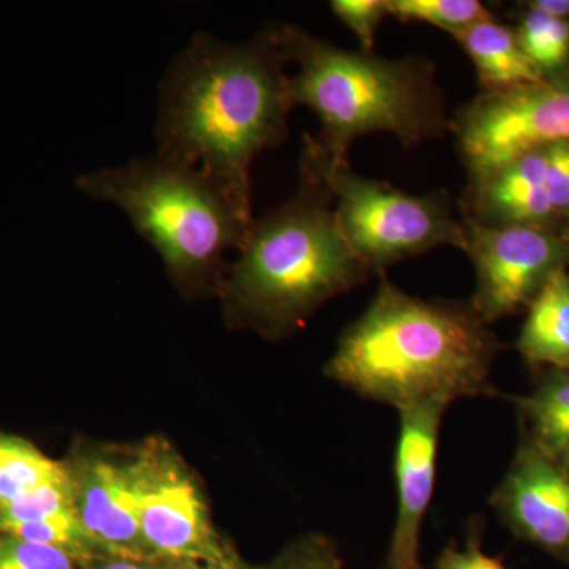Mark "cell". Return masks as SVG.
I'll return each instance as SVG.
<instances>
[{
    "mask_svg": "<svg viewBox=\"0 0 569 569\" xmlns=\"http://www.w3.org/2000/svg\"><path fill=\"white\" fill-rule=\"evenodd\" d=\"M66 550L0 535V569H82Z\"/></svg>",
    "mask_w": 569,
    "mask_h": 569,
    "instance_id": "21",
    "label": "cell"
},
{
    "mask_svg": "<svg viewBox=\"0 0 569 569\" xmlns=\"http://www.w3.org/2000/svg\"><path fill=\"white\" fill-rule=\"evenodd\" d=\"M69 478V467L47 458L21 438L0 433V507Z\"/></svg>",
    "mask_w": 569,
    "mask_h": 569,
    "instance_id": "18",
    "label": "cell"
},
{
    "mask_svg": "<svg viewBox=\"0 0 569 569\" xmlns=\"http://www.w3.org/2000/svg\"><path fill=\"white\" fill-rule=\"evenodd\" d=\"M274 28L296 66L291 102L317 116L321 132L312 140L329 159H348L351 144L367 134H391L403 148H417L451 133L447 99L426 56L389 59L343 50L296 26Z\"/></svg>",
    "mask_w": 569,
    "mask_h": 569,
    "instance_id": "4",
    "label": "cell"
},
{
    "mask_svg": "<svg viewBox=\"0 0 569 569\" xmlns=\"http://www.w3.org/2000/svg\"><path fill=\"white\" fill-rule=\"evenodd\" d=\"M452 37L473 62L481 92L508 91L546 78L520 48L516 32L496 17Z\"/></svg>",
    "mask_w": 569,
    "mask_h": 569,
    "instance_id": "15",
    "label": "cell"
},
{
    "mask_svg": "<svg viewBox=\"0 0 569 569\" xmlns=\"http://www.w3.org/2000/svg\"><path fill=\"white\" fill-rule=\"evenodd\" d=\"M78 189L121 208L137 233L159 252L181 290H222L228 253L239 252L252 209L200 168L156 153L80 176Z\"/></svg>",
    "mask_w": 569,
    "mask_h": 569,
    "instance_id": "5",
    "label": "cell"
},
{
    "mask_svg": "<svg viewBox=\"0 0 569 569\" xmlns=\"http://www.w3.org/2000/svg\"><path fill=\"white\" fill-rule=\"evenodd\" d=\"M529 7L557 20L568 21L569 18V0H538V2H530Z\"/></svg>",
    "mask_w": 569,
    "mask_h": 569,
    "instance_id": "27",
    "label": "cell"
},
{
    "mask_svg": "<svg viewBox=\"0 0 569 569\" xmlns=\"http://www.w3.org/2000/svg\"><path fill=\"white\" fill-rule=\"evenodd\" d=\"M548 171L546 190L556 213L569 212V141L557 142L545 149Z\"/></svg>",
    "mask_w": 569,
    "mask_h": 569,
    "instance_id": "25",
    "label": "cell"
},
{
    "mask_svg": "<svg viewBox=\"0 0 569 569\" xmlns=\"http://www.w3.org/2000/svg\"><path fill=\"white\" fill-rule=\"evenodd\" d=\"M301 160L326 183L348 244L370 274H383L392 264L438 247L467 250L462 220L452 213L445 190L411 194L391 183L365 178L348 159L332 160L305 134Z\"/></svg>",
    "mask_w": 569,
    "mask_h": 569,
    "instance_id": "6",
    "label": "cell"
},
{
    "mask_svg": "<svg viewBox=\"0 0 569 569\" xmlns=\"http://www.w3.org/2000/svg\"><path fill=\"white\" fill-rule=\"evenodd\" d=\"M387 7L397 20L426 22L451 36L493 18L479 0H387Z\"/></svg>",
    "mask_w": 569,
    "mask_h": 569,
    "instance_id": "19",
    "label": "cell"
},
{
    "mask_svg": "<svg viewBox=\"0 0 569 569\" xmlns=\"http://www.w3.org/2000/svg\"><path fill=\"white\" fill-rule=\"evenodd\" d=\"M436 569H507L496 557L482 549V535L478 526L468 531L466 548L458 545L447 546L436 561Z\"/></svg>",
    "mask_w": 569,
    "mask_h": 569,
    "instance_id": "24",
    "label": "cell"
},
{
    "mask_svg": "<svg viewBox=\"0 0 569 569\" xmlns=\"http://www.w3.org/2000/svg\"><path fill=\"white\" fill-rule=\"evenodd\" d=\"M545 149L527 153L482 181L468 183L463 216L489 227L537 224L556 216L546 190Z\"/></svg>",
    "mask_w": 569,
    "mask_h": 569,
    "instance_id": "13",
    "label": "cell"
},
{
    "mask_svg": "<svg viewBox=\"0 0 569 569\" xmlns=\"http://www.w3.org/2000/svg\"><path fill=\"white\" fill-rule=\"evenodd\" d=\"M69 471L78 520L99 556L156 561L142 545L130 460L86 456Z\"/></svg>",
    "mask_w": 569,
    "mask_h": 569,
    "instance_id": "12",
    "label": "cell"
},
{
    "mask_svg": "<svg viewBox=\"0 0 569 569\" xmlns=\"http://www.w3.org/2000/svg\"><path fill=\"white\" fill-rule=\"evenodd\" d=\"M369 276L342 233L323 179L301 160L298 189L253 219L220 293L236 323L279 337Z\"/></svg>",
    "mask_w": 569,
    "mask_h": 569,
    "instance_id": "3",
    "label": "cell"
},
{
    "mask_svg": "<svg viewBox=\"0 0 569 569\" xmlns=\"http://www.w3.org/2000/svg\"><path fill=\"white\" fill-rule=\"evenodd\" d=\"M447 408L445 403L425 402L399 411L397 518L387 569H422L419 561L422 520L432 498L438 436Z\"/></svg>",
    "mask_w": 569,
    "mask_h": 569,
    "instance_id": "11",
    "label": "cell"
},
{
    "mask_svg": "<svg viewBox=\"0 0 569 569\" xmlns=\"http://www.w3.org/2000/svg\"><path fill=\"white\" fill-rule=\"evenodd\" d=\"M82 569H170L164 561L130 560L119 557H96L86 561Z\"/></svg>",
    "mask_w": 569,
    "mask_h": 569,
    "instance_id": "26",
    "label": "cell"
},
{
    "mask_svg": "<svg viewBox=\"0 0 569 569\" xmlns=\"http://www.w3.org/2000/svg\"><path fill=\"white\" fill-rule=\"evenodd\" d=\"M129 460L142 545L152 560L242 568L238 557L213 530L197 482L167 441L152 438Z\"/></svg>",
    "mask_w": 569,
    "mask_h": 569,
    "instance_id": "8",
    "label": "cell"
},
{
    "mask_svg": "<svg viewBox=\"0 0 569 569\" xmlns=\"http://www.w3.org/2000/svg\"><path fill=\"white\" fill-rule=\"evenodd\" d=\"M518 348L527 362L569 369V274L553 271L530 301Z\"/></svg>",
    "mask_w": 569,
    "mask_h": 569,
    "instance_id": "16",
    "label": "cell"
},
{
    "mask_svg": "<svg viewBox=\"0 0 569 569\" xmlns=\"http://www.w3.org/2000/svg\"><path fill=\"white\" fill-rule=\"evenodd\" d=\"M462 224L477 274L470 302L488 325L530 305L546 279L565 268L568 247L545 227H489L467 216Z\"/></svg>",
    "mask_w": 569,
    "mask_h": 569,
    "instance_id": "9",
    "label": "cell"
},
{
    "mask_svg": "<svg viewBox=\"0 0 569 569\" xmlns=\"http://www.w3.org/2000/svg\"><path fill=\"white\" fill-rule=\"evenodd\" d=\"M451 133L470 183L569 141V78L478 93L452 116Z\"/></svg>",
    "mask_w": 569,
    "mask_h": 569,
    "instance_id": "7",
    "label": "cell"
},
{
    "mask_svg": "<svg viewBox=\"0 0 569 569\" xmlns=\"http://www.w3.org/2000/svg\"><path fill=\"white\" fill-rule=\"evenodd\" d=\"M332 13L353 32L361 51L372 52L378 28L389 17L387 0H332Z\"/></svg>",
    "mask_w": 569,
    "mask_h": 569,
    "instance_id": "23",
    "label": "cell"
},
{
    "mask_svg": "<svg viewBox=\"0 0 569 569\" xmlns=\"http://www.w3.org/2000/svg\"><path fill=\"white\" fill-rule=\"evenodd\" d=\"M518 403L530 427V443L569 467V369L550 370Z\"/></svg>",
    "mask_w": 569,
    "mask_h": 569,
    "instance_id": "17",
    "label": "cell"
},
{
    "mask_svg": "<svg viewBox=\"0 0 569 569\" xmlns=\"http://www.w3.org/2000/svg\"><path fill=\"white\" fill-rule=\"evenodd\" d=\"M520 48L542 74L560 70L569 59V21L557 20L537 9L527 11L520 22Z\"/></svg>",
    "mask_w": 569,
    "mask_h": 569,
    "instance_id": "20",
    "label": "cell"
},
{
    "mask_svg": "<svg viewBox=\"0 0 569 569\" xmlns=\"http://www.w3.org/2000/svg\"><path fill=\"white\" fill-rule=\"evenodd\" d=\"M498 343L468 301H426L387 279L339 337L326 376L397 410L492 396Z\"/></svg>",
    "mask_w": 569,
    "mask_h": 569,
    "instance_id": "2",
    "label": "cell"
},
{
    "mask_svg": "<svg viewBox=\"0 0 569 569\" xmlns=\"http://www.w3.org/2000/svg\"><path fill=\"white\" fill-rule=\"evenodd\" d=\"M0 535L66 550L82 563L100 557L78 520L70 478L2 505Z\"/></svg>",
    "mask_w": 569,
    "mask_h": 569,
    "instance_id": "14",
    "label": "cell"
},
{
    "mask_svg": "<svg viewBox=\"0 0 569 569\" xmlns=\"http://www.w3.org/2000/svg\"><path fill=\"white\" fill-rule=\"evenodd\" d=\"M339 550L321 535L296 539L264 569H342Z\"/></svg>",
    "mask_w": 569,
    "mask_h": 569,
    "instance_id": "22",
    "label": "cell"
},
{
    "mask_svg": "<svg viewBox=\"0 0 569 569\" xmlns=\"http://www.w3.org/2000/svg\"><path fill=\"white\" fill-rule=\"evenodd\" d=\"M288 59L274 24L246 43L198 32L160 84L157 153L200 168L252 209L254 159L288 137Z\"/></svg>",
    "mask_w": 569,
    "mask_h": 569,
    "instance_id": "1",
    "label": "cell"
},
{
    "mask_svg": "<svg viewBox=\"0 0 569 569\" xmlns=\"http://www.w3.org/2000/svg\"><path fill=\"white\" fill-rule=\"evenodd\" d=\"M492 507L516 537L569 565V467L523 441Z\"/></svg>",
    "mask_w": 569,
    "mask_h": 569,
    "instance_id": "10",
    "label": "cell"
},
{
    "mask_svg": "<svg viewBox=\"0 0 569 569\" xmlns=\"http://www.w3.org/2000/svg\"><path fill=\"white\" fill-rule=\"evenodd\" d=\"M168 567H170V569H227L222 567H216V565L198 563V561H174V563H168Z\"/></svg>",
    "mask_w": 569,
    "mask_h": 569,
    "instance_id": "28",
    "label": "cell"
}]
</instances>
